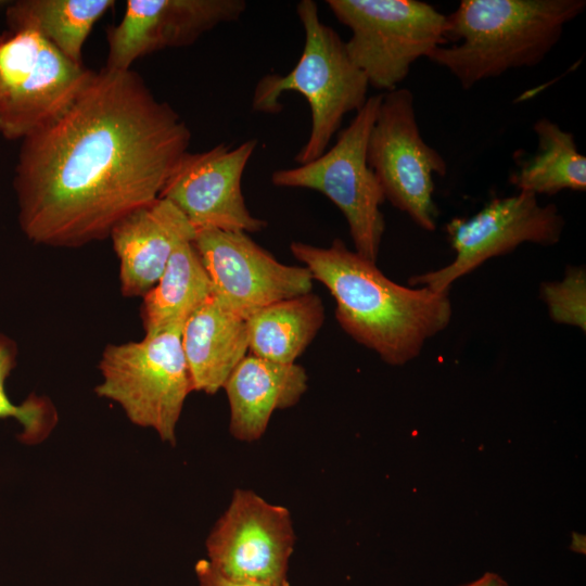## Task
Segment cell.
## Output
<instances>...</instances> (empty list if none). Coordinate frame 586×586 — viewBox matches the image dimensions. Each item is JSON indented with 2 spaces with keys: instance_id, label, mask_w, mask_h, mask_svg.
Instances as JSON below:
<instances>
[{
  "instance_id": "23",
  "label": "cell",
  "mask_w": 586,
  "mask_h": 586,
  "mask_svg": "<svg viewBox=\"0 0 586 586\" xmlns=\"http://www.w3.org/2000/svg\"><path fill=\"white\" fill-rule=\"evenodd\" d=\"M542 296L553 321L585 331L586 273L583 267H569L561 281L544 283Z\"/></svg>"
},
{
  "instance_id": "22",
  "label": "cell",
  "mask_w": 586,
  "mask_h": 586,
  "mask_svg": "<svg viewBox=\"0 0 586 586\" xmlns=\"http://www.w3.org/2000/svg\"><path fill=\"white\" fill-rule=\"evenodd\" d=\"M17 345L0 333V419L14 418L22 425L21 441L28 444L42 441L56 423V411L44 397L29 396L21 405L13 404L5 393V380L16 365Z\"/></svg>"
},
{
  "instance_id": "5",
  "label": "cell",
  "mask_w": 586,
  "mask_h": 586,
  "mask_svg": "<svg viewBox=\"0 0 586 586\" xmlns=\"http://www.w3.org/2000/svg\"><path fill=\"white\" fill-rule=\"evenodd\" d=\"M99 369V397L117 403L136 425L176 444V428L193 391L181 346V329L145 334L141 341L109 344Z\"/></svg>"
},
{
  "instance_id": "8",
  "label": "cell",
  "mask_w": 586,
  "mask_h": 586,
  "mask_svg": "<svg viewBox=\"0 0 586 586\" xmlns=\"http://www.w3.org/2000/svg\"><path fill=\"white\" fill-rule=\"evenodd\" d=\"M94 72L64 56L39 33L0 35V135L23 140L55 118Z\"/></svg>"
},
{
  "instance_id": "21",
  "label": "cell",
  "mask_w": 586,
  "mask_h": 586,
  "mask_svg": "<svg viewBox=\"0 0 586 586\" xmlns=\"http://www.w3.org/2000/svg\"><path fill=\"white\" fill-rule=\"evenodd\" d=\"M113 4L112 0H20L8 5L5 20L10 29L35 30L64 56L82 64L89 33Z\"/></svg>"
},
{
  "instance_id": "9",
  "label": "cell",
  "mask_w": 586,
  "mask_h": 586,
  "mask_svg": "<svg viewBox=\"0 0 586 586\" xmlns=\"http://www.w3.org/2000/svg\"><path fill=\"white\" fill-rule=\"evenodd\" d=\"M367 161L385 196L426 231L436 228L434 176H445L447 164L422 138L409 89L382 92L369 137Z\"/></svg>"
},
{
  "instance_id": "6",
  "label": "cell",
  "mask_w": 586,
  "mask_h": 586,
  "mask_svg": "<svg viewBox=\"0 0 586 586\" xmlns=\"http://www.w3.org/2000/svg\"><path fill=\"white\" fill-rule=\"evenodd\" d=\"M381 100L382 93L369 97L335 143L320 156L271 174L276 187L310 189L327 196L344 215L355 252L373 263L385 230L380 209L385 196L368 165L367 150Z\"/></svg>"
},
{
  "instance_id": "11",
  "label": "cell",
  "mask_w": 586,
  "mask_h": 586,
  "mask_svg": "<svg viewBox=\"0 0 586 586\" xmlns=\"http://www.w3.org/2000/svg\"><path fill=\"white\" fill-rule=\"evenodd\" d=\"M295 533L290 511L251 489L238 488L209 532L208 562L225 576L289 584Z\"/></svg>"
},
{
  "instance_id": "12",
  "label": "cell",
  "mask_w": 586,
  "mask_h": 586,
  "mask_svg": "<svg viewBox=\"0 0 586 586\" xmlns=\"http://www.w3.org/2000/svg\"><path fill=\"white\" fill-rule=\"evenodd\" d=\"M193 244L213 295L245 320L265 306L313 290L314 279L305 266L280 263L246 232L204 228L196 230Z\"/></svg>"
},
{
  "instance_id": "24",
  "label": "cell",
  "mask_w": 586,
  "mask_h": 586,
  "mask_svg": "<svg viewBox=\"0 0 586 586\" xmlns=\"http://www.w3.org/2000/svg\"><path fill=\"white\" fill-rule=\"evenodd\" d=\"M194 572L199 586H289L231 578L218 572L207 559H200L194 565Z\"/></svg>"
},
{
  "instance_id": "17",
  "label": "cell",
  "mask_w": 586,
  "mask_h": 586,
  "mask_svg": "<svg viewBox=\"0 0 586 586\" xmlns=\"http://www.w3.org/2000/svg\"><path fill=\"white\" fill-rule=\"evenodd\" d=\"M181 346L192 390L215 394L249 353L246 320L212 295L184 322Z\"/></svg>"
},
{
  "instance_id": "1",
  "label": "cell",
  "mask_w": 586,
  "mask_h": 586,
  "mask_svg": "<svg viewBox=\"0 0 586 586\" xmlns=\"http://www.w3.org/2000/svg\"><path fill=\"white\" fill-rule=\"evenodd\" d=\"M191 131L131 69L93 73L72 103L22 140L14 190L27 239L79 247L160 198Z\"/></svg>"
},
{
  "instance_id": "4",
  "label": "cell",
  "mask_w": 586,
  "mask_h": 586,
  "mask_svg": "<svg viewBox=\"0 0 586 586\" xmlns=\"http://www.w3.org/2000/svg\"><path fill=\"white\" fill-rule=\"evenodd\" d=\"M296 13L305 34L302 54L285 75L266 74L257 81L252 109L277 114L283 107L281 95L289 91L298 92L306 99L310 110V131L295 155V162L303 165L328 150L346 114L362 107L368 99L369 84L351 60L345 41L321 21L316 1H300Z\"/></svg>"
},
{
  "instance_id": "19",
  "label": "cell",
  "mask_w": 586,
  "mask_h": 586,
  "mask_svg": "<svg viewBox=\"0 0 586 586\" xmlns=\"http://www.w3.org/2000/svg\"><path fill=\"white\" fill-rule=\"evenodd\" d=\"M323 321L322 301L311 292L272 303L246 319L249 353L275 362L293 364Z\"/></svg>"
},
{
  "instance_id": "10",
  "label": "cell",
  "mask_w": 586,
  "mask_h": 586,
  "mask_svg": "<svg viewBox=\"0 0 586 586\" xmlns=\"http://www.w3.org/2000/svg\"><path fill=\"white\" fill-rule=\"evenodd\" d=\"M563 228L564 219L557 206L540 205L533 193L519 191L496 198L469 218L451 219L446 232L456 252L455 259L437 270L413 276L410 283L446 292L457 279L522 243L556 244Z\"/></svg>"
},
{
  "instance_id": "16",
  "label": "cell",
  "mask_w": 586,
  "mask_h": 586,
  "mask_svg": "<svg viewBox=\"0 0 586 586\" xmlns=\"http://www.w3.org/2000/svg\"><path fill=\"white\" fill-rule=\"evenodd\" d=\"M305 369L247 354L224 384L230 408L229 430L241 442H255L272 413L295 406L307 390Z\"/></svg>"
},
{
  "instance_id": "2",
  "label": "cell",
  "mask_w": 586,
  "mask_h": 586,
  "mask_svg": "<svg viewBox=\"0 0 586 586\" xmlns=\"http://www.w3.org/2000/svg\"><path fill=\"white\" fill-rule=\"evenodd\" d=\"M290 251L334 297L341 328L388 365L416 358L450 322L448 291L400 285L341 239L329 247L294 241Z\"/></svg>"
},
{
  "instance_id": "14",
  "label": "cell",
  "mask_w": 586,
  "mask_h": 586,
  "mask_svg": "<svg viewBox=\"0 0 586 586\" xmlns=\"http://www.w3.org/2000/svg\"><path fill=\"white\" fill-rule=\"evenodd\" d=\"M244 0H129L120 23L107 30L104 68L127 71L149 53L182 48L222 23L238 21Z\"/></svg>"
},
{
  "instance_id": "20",
  "label": "cell",
  "mask_w": 586,
  "mask_h": 586,
  "mask_svg": "<svg viewBox=\"0 0 586 586\" xmlns=\"http://www.w3.org/2000/svg\"><path fill=\"white\" fill-rule=\"evenodd\" d=\"M533 129L537 150L517 161L510 183L536 196L563 190L585 191L586 157L577 150L574 135L547 117L537 119Z\"/></svg>"
},
{
  "instance_id": "7",
  "label": "cell",
  "mask_w": 586,
  "mask_h": 586,
  "mask_svg": "<svg viewBox=\"0 0 586 586\" xmlns=\"http://www.w3.org/2000/svg\"><path fill=\"white\" fill-rule=\"evenodd\" d=\"M335 18L351 29L345 41L369 86L387 92L411 65L446 43V15L418 0H328Z\"/></svg>"
},
{
  "instance_id": "25",
  "label": "cell",
  "mask_w": 586,
  "mask_h": 586,
  "mask_svg": "<svg viewBox=\"0 0 586 586\" xmlns=\"http://www.w3.org/2000/svg\"><path fill=\"white\" fill-rule=\"evenodd\" d=\"M460 586H508V584L498 574L486 572L480 578Z\"/></svg>"
},
{
  "instance_id": "15",
  "label": "cell",
  "mask_w": 586,
  "mask_h": 586,
  "mask_svg": "<svg viewBox=\"0 0 586 586\" xmlns=\"http://www.w3.org/2000/svg\"><path fill=\"white\" fill-rule=\"evenodd\" d=\"M195 229L168 200L157 198L120 219L110 238L119 260L123 295L143 297L158 281L175 249Z\"/></svg>"
},
{
  "instance_id": "13",
  "label": "cell",
  "mask_w": 586,
  "mask_h": 586,
  "mask_svg": "<svg viewBox=\"0 0 586 586\" xmlns=\"http://www.w3.org/2000/svg\"><path fill=\"white\" fill-rule=\"evenodd\" d=\"M257 144L249 139L234 148L222 142L203 152L187 151L160 198L173 203L195 231H262L268 224L251 214L242 192V176Z\"/></svg>"
},
{
  "instance_id": "3",
  "label": "cell",
  "mask_w": 586,
  "mask_h": 586,
  "mask_svg": "<svg viewBox=\"0 0 586 586\" xmlns=\"http://www.w3.org/2000/svg\"><path fill=\"white\" fill-rule=\"evenodd\" d=\"M585 8V0H462L446 15V43L428 59L470 89L538 65Z\"/></svg>"
},
{
  "instance_id": "18",
  "label": "cell",
  "mask_w": 586,
  "mask_h": 586,
  "mask_svg": "<svg viewBox=\"0 0 586 586\" xmlns=\"http://www.w3.org/2000/svg\"><path fill=\"white\" fill-rule=\"evenodd\" d=\"M213 286L193 241L178 245L156 284L142 297L145 334L182 329L188 318L211 296Z\"/></svg>"
}]
</instances>
